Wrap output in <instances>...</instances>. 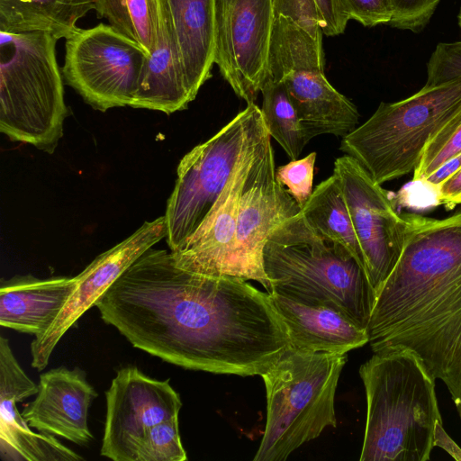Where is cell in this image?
<instances>
[{
	"label": "cell",
	"instance_id": "cell-1",
	"mask_svg": "<svg viewBox=\"0 0 461 461\" xmlns=\"http://www.w3.org/2000/svg\"><path fill=\"white\" fill-rule=\"evenodd\" d=\"M403 217L404 245L376 294L369 344L374 353L413 351L461 418V209L443 219Z\"/></svg>",
	"mask_w": 461,
	"mask_h": 461
},
{
	"label": "cell",
	"instance_id": "cell-2",
	"mask_svg": "<svg viewBox=\"0 0 461 461\" xmlns=\"http://www.w3.org/2000/svg\"><path fill=\"white\" fill-rule=\"evenodd\" d=\"M95 307L134 348L191 370H205L210 348L224 325L218 276L184 270L171 252L153 247Z\"/></svg>",
	"mask_w": 461,
	"mask_h": 461
},
{
	"label": "cell",
	"instance_id": "cell-3",
	"mask_svg": "<svg viewBox=\"0 0 461 461\" xmlns=\"http://www.w3.org/2000/svg\"><path fill=\"white\" fill-rule=\"evenodd\" d=\"M366 396L360 461H427L437 420H442L435 378L411 350L374 355L359 368Z\"/></svg>",
	"mask_w": 461,
	"mask_h": 461
},
{
	"label": "cell",
	"instance_id": "cell-4",
	"mask_svg": "<svg viewBox=\"0 0 461 461\" xmlns=\"http://www.w3.org/2000/svg\"><path fill=\"white\" fill-rule=\"evenodd\" d=\"M263 266L269 291L338 310L367 330L375 294L365 270L344 247L318 235L302 211L271 232Z\"/></svg>",
	"mask_w": 461,
	"mask_h": 461
},
{
	"label": "cell",
	"instance_id": "cell-5",
	"mask_svg": "<svg viewBox=\"0 0 461 461\" xmlns=\"http://www.w3.org/2000/svg\"><path fill=\"white\" fill-rule=\"evenodd\" d=\"M58 41L46 32H0V131L49 154L68 113Z\"/></svg>",
	"mask_w": 461,
	"mask_h": 461
},
{
	"label": "cell",
	"instance_id": "cell-6",
	"mask_svg": "<svg viewBox=\"0 0 461 461\" xmlns=\"http://www.w3.org/2000/svg\"><path fill=\"white\" fill-rule=\"evenodd\" d=\"M346 354L290 347L260 375L267 422L254 461H284L305 442L336 426L335 393Z\"/></svg>",
	"mask_w": 461,
	"mask_h": 461
},
{
	"label": "cell",
	"instance_id": "cell-7",
	"mask_svg": "<svg viewBox=\"0 0 461 461\" xmlns=\"http://www.w3.org/2000/svg\"><path fill=\"white\" fill-rule=\"evenodd\" d=\"M460 113L461 77L424 86L403 100L381 103L342 138L340 150L382 185L413 172L428 142Z\"/></svg>",
	"mask_w": 461,
	"mask_h": 461
},
{
	"label": "cell",
	"instance_id": "cell-8",
	"mask_svg": "<svg viewBox=\"0 0 461 461\" xmlns=\"http://www.w3.org/2000/svg\"><path fill=\"white\" fill-rule=\"evenodd\" d=\"M263 122L260 108L255 103L248 104L217 133L180 160L164 215L170 251L180 247L204 221Z\"/></svg>",
	"mask_w": 461,
	"mask_h": 461
},
{
	"label": "cell",
	"instance_id": "cell-9",
	"mask_svg": "<svg viewBox=\"0 0 461 461\" xmlns=\"http://www.w3.org/2000/svg\"><path fill=\"white\" fill-rule=\"evenodd\" d=\"M148 57L137 41L101 23L66 39L61 71L87 104L105 112L131 105Z\"/></svg>",
	"mask_w": 461,
	"mask_h": 461
},
{
	"label": "cell",
	"instance_id": "cell-10",
	"mask_svg": "<svg viewBox=\"0 0 461 461\" xmlns=\"http://www.w3.org/2000/svg\"><path fill=\"white\" fill-rule=\"evenodd\" d=\"M333 173L339 179L366 276L376 297L402 251L405 219L396 211L391 194L352 157L338 158Z\"/></svg>",
	"mask_w": 461,
	"mask_h": 461
},
{
	"label": "cell",
	"instance_id": "cell-11",
	"mask_svg": "<svg viewBox=\"0 0 461 461\" xmlns=\"http://www.w3.org/2000/svg\"><path fill=\"white\" fill-rule=\"evenodd\" d=\"M214 63L247 104L258 99L267 75L273 0H212Z\"/></svg>",
	"mask_w": 461,
	"mask_h": 461
},
{
	"label": "cell",
	"instance_id": "cell-12",
	"mask_svg": "<svg viewBox=\"0 0 461 461\" xmlns=\"http://www.w3.org/2000/svg\"><path fill=\"white\" fill-rule=\"evenodd\" d=\"M302 211L276 176L274 151L267 133L249 167L242 187L237 221L234 276L270 283L263 266V249L271 232Z\"/></svg>",
	"mask_w": 461,
	"mask_h": 461
},
{
	"label": "cell",
	"instance_id": "cell-13",
	"mask_svg": "<svg viewBox=\"0 0 461 461\" xmlns=\"http://www.w3.org/2000/svg\"><path fill=\"white\" fill-rule=\"evenodd\" d=\"M105 401L100 454L114 461H133L147 429L178 417L182 407L180 396L168 379H154L135 366L117 371L105 392Z\"/></svg>",
	"mask_w": 461,
	"mask_h": 461
},
{
	"label": "cell",
	"instance_id": "cell-14",
	"mask_svg": "<svg viewBox=\"0 0 461 461\" xmlns=\"http://www.w3.org/2000/svg\"><path fill=\"white\" fill-rule=\"evenodd\" d=\"M165 216L145 221L136 231L97 256L77 276L60 312L31 343L32 366L43 370L66 332L93 306L118 277L145 251L167 237Z\"/></svg>",
	"mask_w": 461,
	"mask_h": 461
},
{
	"label": "cell",
	"instance_id": "cell-15",
	"mask_svg": "<svg viewBox=\"0 0 461 461\" xmlns=\"http://www.w3.org/2000/svg\"><path fill=\"white\" fill-rule=\"evenodd\" d=\"M267 133L263 122L204 221L180 247L170 251L178 267L203 276H234L240 194L259 145Z\"/></svg>",
	"mask_w": 461,
	"mask_h": 461
},
{
	"label": "cell",
	"instance_id": "cell-16",
	"mask_svg": "<svg viewBox=\"0 0 461 461\" xmlns=\"http://www.w3.org/2000/svg\"><path fill=\"white\" fill-rule=\"evenodd\" d=\"M36 384L24 372L9 340L0 337V454L4 460L78 461L84 458L55 436L33 432L16 402L36 395Z\"/></svg>",
	"mask_w": 461,
	"mask_h": 461
},
{
	"label": "cell",
	"instance_id": "cell-17",
	"mask_svg": "<svg viewBox=\"0 0 461 461\" xmlns=\"http://www.w3.org/2000/svg\"><path fill=\"white\" fill-rule=\"evenodd\" d=\"M96 396L82 369L57 367L40 375L36 397L21 414L39 432L86 445L93 439L88 411Z\"/></svg>",
	"mask_w": 461,
	"mask_h": 461
},
{
	"label": "cell",
	"instance_id": "cell-18",
	"mask_svg": "<svg viewBox=\"0 0 461 461\" xmlns=\"http://www.w3.org/2000/svg\"><path fill=\"white\" fill-rule=\"evenodd\" d=\"M192 96L167 0H158L156 43L146 59L130 106L167 114L187 108Z\"/></svg>",
	"mask_w": 461,
	"mask_h": 461
},
{
	"label": "cell",
	"instance_id": "cell-19",
	"mask_svg": "<svg viewBox=\"0 0 461 461\" xmlns=\"http://www.w3.org/2000/svg\"><path fill=\"white\" fill-rule=\"evenodd\" d=\"M267 293L293 348L347 354L369 342L367 330L338 310L305 303L273 290Z\"/></svg>",
	"mask_w": 461,
	"mask_h": 461
},
{
	"label": "cell",
	"instance_id": "cell-20",
	"mask_svg": "<svg viewBox=\"0 0 461 461\" xmlns=\"http://www.w3.org/2000/svg\"><path fill=\"white\" fill-rule=\"evenodd\" d=\"M277 80L289 93L308 142L322 134L343 138L357 127L356 105L330 84L324 69L289 70Z\"/></svg>",
	"mask_w": 461,
	"mask_h": 461
},
{
	"label": "cell",
	"instance_id": "cell-21",
	"mask_svg": "<svg viewBox=\"0 0 461 461\" xmlns=\"http://www.w3.org/2000/svg\"><path fill=\"white\" fill-rule=\"evenodd\" d=\"M74 286V277L40 279L31 275L2 280L0 325L19 332L42 334L57 317Z\"/></svg>",
	"mask_w": 461,
	"mask_h": 461
},
{
	"label": "cell",
	"instance_id": "cell-22",
	"mask_svg": "<svg viewBox=\"0 0 461 461\" xmlns=\"http://www.w3.org/2000/svg\"><path fill=\"white\" fill-rule=\"evenodd\" d=\"M186 81L194 98L214 63L212 0H167Z\"/></svg>",
	"mask_w": 461,
	"mask_h": 461
},
{
	"label": "cell",
	"instance_id": "cell-23",
	"mask_svg": "<svg viewBox=\"0 0 461 461\" xmlns=\"http://www.w3.org/2000/svg\"><path fill=\"white\" fill-rule=\"evenodd\" d=\"M96 0H0V32H46L68 39Z\"/></svg>",
	"mask_w": 461,
	"mask_h": 461
},
{
	"label": "cell",
	"instance_id": "cell-24",
	"mask_svg": "<svg viewBox=\"0 0 461 461\" xmlns=\"http://www.w3.org/2000/svg\"><path fill=\"white\" fill-rule=\"evenodd\" d=\"M302 213L318 235L344 247L366 274L364 256L337 175L333 173L313 189Z\"/></svg>",
	"mask_w": 461,
	"mask_h": 461
},
{
	"label": "cell",
	"instance_id": "cell-25",
	"mask_svg": "<svg viewBox=\"0 0 461 461\" xmlns=\"http://www.w3.org/2000/svg\"><path fill=\"white\" fill-rule=\"evenodd\" d=\"M260 93L261 114L267 130L291 160L299 158L308 143L295 107L281 80L267 77Z\"/></svg>",
	"mask_w": 461,
	"mask_h": 461
},
{
	"label": "cell",
	"instance_id": "cell-26",
	"mask_svg": "<svg viewBox=\"0 0 461 461\" xmlns=\"http://www.w3.org/2000/svg\"><path fill=\"white\" fill-rule=\"evenodd\" d=\"M187 459L180 434L178 417L147 429L139 442L133 461H185Z\"/></svg>",
	"mask_w": 461,
	"mask_h": 461
},
{
	"label": "cell",
	"instance_id": "cell-27",
	"mask_svg": "<svg viewBox=\"0 0 461 461\" xmlns=\"http://www.w3.org/2000/svg\"><path fill=\"white\" fill-rule=\"evenodd\" d=\"M461 153V113L426 145L413 171V182L422 183L440 167Z\"/></svg>",
	"mask_w": 461,
	"mask_h": 461
},
{
	"label": "cell",
	"instance_id": "cell-28",
	"mask_svg": "<svg viewBox=\"0 0 461 461\" xmlns=\"http://www.w3.org/2000/svg\"><path fill=\"white\" fill-rule=\"evenodd\" d=\"M316 152L303 158L291 160L276 168L277 181L286 186V191L296 201L301 209L311 197L313 189Z\"/></svg>",
	"mask_w": 461,
	"mask_h": 461
},
{
	"label": "cell",
	"instance_id": "cell-29",
	"mask_svg": "<svg viewBox=\"0 0 461 461\" xmlns=\"http://www.w3.org/2000/svg\"><path fill=\"white\" fill-rule=\"evenodd\" d=\"M136 41L150 55L156 43L158 0H125Z\"/></svg>",
	"mask_w": 461,
	"mask_h": 461
},
{
	"label": "cell",
	"instance_id": "cell-30",
	"mask_svg": "<svg viewBox=\"0 0 461 461\" xmlns=\"http://www.w3.org/2000/svg\"><path fill=\"white\" fill-rule=\"evenodd\" d=\"M461 77V41L438 43L428 62L426 86Z\"/></svg>",
	"mask_w": 461,
	"mask_h": 461
},
{
	"label": "cell",
	"instance_id": "cell-31",
	"mask_svg": "<svg viewBox=\"0 0 461 461\" xmlns=\"http://www.w3.org/2000/svg\"><path fill=\"white\" fill-rule=\"evenodd\" d=\"M440 0H392L390 25L412 32L420 31L432 17Z\"/></svg>",
	"mask_w": 461,
	"mask_h": 461
},
{
	"label": "cell",
	"instance_id": "cell-32",
	"mask_svg": "<svg viewBox=\"0 0 461 461\" xmlns=\"http://www.w3.org/2000/svg\"><path fill=\"white\" fill-rule=\"evenodd\" d=\"M341 12L349 20L364 26L390 24L393 18L392 0H338Z\"/></svg>",
	"mask_w": 461,
	"mask_h": 461
},
{
	"label": "cell",
	"instance_id": "cell-33",
	"mask_svg": "<svg viewBox=\"0 0 461 461\" xmlns=\"http://www.w3.org/2000/svg\"><path fill=\"white\" fill-rule=\"evenodd\" d=\"M95 12L97 18L106 19L121 33L137 41L125 0H96Z\"/></svg>",
	"mask_w": 461,
	"mask_h": 461
},
{
	"label": "cell",
	"instance_id": "cell-34",
	"mask_svg": "<svg viewBox=\"0 0 461 461\" xmlns=\"http://www.w3.org/2000/svg\"><path fill=\"white\" fill-rule=\"evenodd\" d=\"M323 23V33L335 36L344 32L348 20L341 12L338 0H314Z\"/></svg>",
	"mask_w": 461,
	"mask_h": 461
},
{
	"label": "cell",
	"instance_id": "cell-35",
	"mask_svg": "<svg viewBox=\"0 0 461 461\" xmlns=\"http://www.w3.org/2000/svg\"><path fill=\"white\" fill-rule=\"evenodd\" d=\"M435 194L438 203L448 209L461 204V167L436 188Z\"/></svg>",
	"mask_w": 461,
	"mask_h": 461
},
{
	"label": "cell",
	"instance_id": "cell-36",
	"mask_svg": "<svg viewBox=\"0 0 461 461\" xmlns=\"http://www.w3.org/2000/svg\"><path fill=\"white\" fill-rule=\"evenodd\" d=\"M432 443L433 447H441L455 460L461 461V448L445 431L442 420L435 423Z\"/></svg>",
	"mask_w": 461,
	"mask_h": 461
},
{
	"label": "cell",
	"instance_id": "cell-37",
	"mask_svg": "<svg viewBox=\"0 0 461 461\" xmlns=\"http://www.w3.org/2000/svg\"><path fill=\"white\" fill-rule=\"evenodd\" d=\"M461 167V153L440 167L422 183L433 191L448 176Z\"/></svg>",
	"mask_w": 461,
	"mask_h": 461
},
{
	"label": "cell",
	"instance_id": "cell-38",
	"mask_svg": "<svg viewBox=\"0 0 461 461\" xmlns=\"http://www.w3.org/2000/svg\"><path fill=\"white\" fill-rule=\"evenodd\" d=\"M458 22H459V26L461 28V11H460V14L458 15Z\"/></svg>",
	"mask_w": 461,
	"mask_h": 461
}]
</instances>
